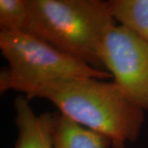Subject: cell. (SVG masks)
<instances>
[{"label": "cell", "mask_w": 148, "mask_h": 148, "mask_svg": "<svg viewBox=\"0 0 148 148\" xmlns=\"http://www.w3.org/2000/svg\"><path fill=\"white\" fill-rule=\"evenodd\" d=\"M45 99L76 123L106 137L111 143H135L145 114L114 82L79 77L40 85L25 95Z\"/></svg>", "instance_id": "6da1fadb"}, {"label": "cell", "mask_w": 148, "mask_h": 148, "mask_svg": "<svg viewBox=\"0 0 148 148\" xmlns=\"http://www.w3.org/2000/svg\"><path fill=\"white\" fill-rule=\"evenodd\" d=\"M27 17L21 32L38 37L60 51L95 69L106 71L101 47L114 24L107 1L27 0Z\"/></svg>", "instance_id": "7a4b0ae2"}, {"label": "cell", "mask_w": 148, "mask_h": 148, "mask_svg": "<svg viewBox=\"0 0 148 148\" xmlns=\"http://www.w3.org/2000/svg\"><path fill=\"white\" fill-rule=\"evenodd\" d=\"M0 50L8 64L0 74L1 93L13 90L27 95L40 85L58 80L113 77L26 32H0Z\"/></svg>", "instance_id": "3957f363"}, {"label": "cell", "mask_w": 148, "mask_h": 148, "mask_svg": "<svg viewBox=\"0 0 148 148\" xmlns=\"http://www.w3.org/2000/svg\"><path fill=\"white\" fill-rule=\"evenodd\" d=\"M101 61L126 95L148 111L147 41L114 23L103 39Z\"/></svg>", "instance_id": "277c9868"}, {"label": "cell", "mask_w": 148, "mask_h": 148, "mask_svg": "<svg viewBox=\"0 0 148 148\" xmlns=\"http://www.w3.org/2000/svg\"><path fill=\"white\" fill-rule=\"evenodd\" d=\"M29 101L26 96L18 95L13 101L18 128L13 148H54V114H36Z\"/></svg>", "instance_id": "5b68a950"}, {"label": "cell", "mask_w": 148, "mask_h": 148, "mask_svg": "<svg viewBox=\"0 0 148 148\" xmlns=\"http://www.w3.org/2000/svg\"><path fill=\"white\" fill-rule=\"evenodd\" d=\"M54 148H110L106 137L76 123L62 114H54Z\"/></svg>", "instance_id": "8992f818"}, {"label": "cell", "mask_w": 148, "mask_h": 148, "mask_svg": "<svg viewBox=\"0 0 148 148\" xmlns=\"http://www.w3.org/2000/svg\"><path fill=\"white\" fill-rule=\"evenodd\" d=\"M111 17L148 42V0L107 1Z\"/></svg>", "instance_id": "52a82bcc"}, {"label": "cell", "mask_w": 148, "mask_h": 148, "mask_svg": "<svg viewBox=\"0 0 148 148\" xmlns=\"http://www.w3.org/2000/svg\"><path fill=\"white\" fill-rule=\"evenodd\" d=\"M27 12V0H0V32H22Z\"/></svg>", "instance_id": "ba28073f"}, {"label": "cell", "mask_w": 148, "mask_h": 148, "mask_svg": "<svg viewBox=\"0 0 148 148\" xmlns=\"http://www.w3.org/2000/svg\"><path fill=\"white\" fill-rule=\"evenodd\" d=\"M112 148H125V143H120V142H114L112 143Z\"/></svg>", "instance_id": "9c48e42d"}]
</instances>
